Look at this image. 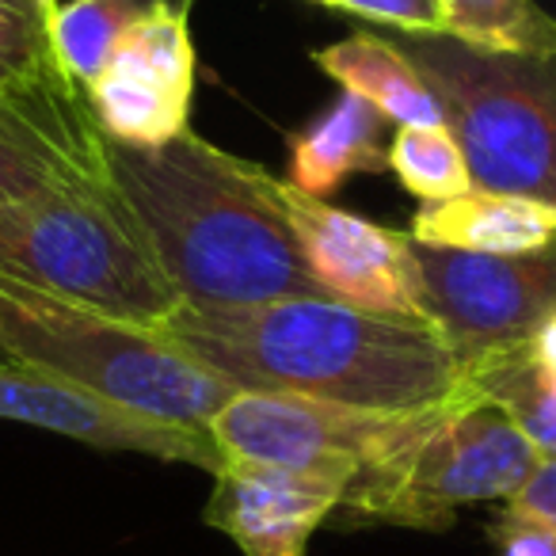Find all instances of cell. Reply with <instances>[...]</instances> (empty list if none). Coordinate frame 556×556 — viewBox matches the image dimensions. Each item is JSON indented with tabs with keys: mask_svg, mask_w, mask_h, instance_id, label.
<instances>
[{
	"mask_svg": "<svg viewBox=\"0 0 556 556\" xmlns=\"http://www.w3.org/2000/svg\"><path fill=\"white\" fill-rule=\"evenodd\" d=\"M156 332L210 374L255 393L419 412L465 389V363L434 325L378 317L320 294L232 309L179 305Z\"/></svg>",
	"mask_w": 556,
	"mask_h": 556,
	"instance_id": "6da1fadb",
	"label": "cell"
},
{
	"mask_svg": "<svg viewBox=\"0 0 556 556\" xmlns=\"http://www.w3.org/2000/svg\"><path fill=\"white\" fill-rule=\"evenodd\" d=\"M108 176L191 309L328 298L260 164L184 130L161 146L108 138Z\"/></svg>",
	"mask_w": 556,
	"mask_h": 556,
	"instance_id": "7a4b0ae2",
	"label": "cell"
},
{
	"mask_svg": "<svg viewBox=\"0 0 556 556\" xmlns=\"http://www.w3.org/2000/svg\"><path fill=\"white\" fill-rule=\"evenodd\" d=\"M0 351L118 408L206 434L210 419L237 393L156 328L65 302L9 275H0Z\"/></svg>",
	"mask_w": 556,
	"mask_h": 556,
	"instance_id": "3957f363",
	"label": "cell"
},
{
	"mask_svg": "<svg viewBox=\"0 0 556 556\" xmlns=\"http://www.w3.org/2000/svg\"><path fill=\"white\" fill-rule=\"evenodd\" d=\"M0 275L141 328L184 305L111 184L0 202Z\"/></svg>",
	"mask_w": 556,
	"mask_h": 556,
	"instance_id": "277c9868",
	"label": "cell"
},
{
	"mask_svg": "<svg viewBox=\"0 0 556 556\" xmlns=\"http://www.w3.org/2000/svg\"><path fill=\"white\" fill-rule=\"evenodd\" d=\"M396 47L462 141L472 187L556 210V50L500 54L450 35H401Z\"/></svg>",
	"mask_w": 556,
	"mask_h": 556,
	"instance_id": "5b68a950",
	"label": "cell"
},
{
	"mask_svg": "<svg viewBox=\"0 0 556 556\" xmlns=\"http://www.w3.org/2000/svg\"><path fill=\"white\" fill-rule=\"evenodd\" d=\"M541 454L495 404L465 389L416 416L381 462L348 484L340 510L358 526L450 530L469 503H507Z\"/></svg>",
	"mask_w": 556,
	"mask_h": 556,
	"instance_id": "8992f818",
	"label": "cell"
},
{
	"mask_svg": "<svg viewBox=\"0 0 556 556\" xmlns=\"http://www.w3.org/2000/svg\"><path fill=\"white\" fill-rule=\"evenodd\" d=\"M419 412H374L302 393L237 389L210 419V439L237 462L343 477L351 484L408 434Z\"/></svg>",
	"mask_w": 556,
	"mask_h": 556,
	"instance_id": "52a82bcc",
	"label": "cell"
},
{
	"mask_svg": "<svg viewBox=\"0 0 556 556\" xmlns=\"http://www.w3.org/2000/svg\"><path fill=\"white\" fill-rule=\"evenodd\" d=\"M427 320L462 363L522 348L556 313V244L541 252L488 255L416 240Z\"/></svg>",
	"mask_w": 556,
	"mask_h": 556,
	"instance_id": "ba28073f",
	"label": "cell"
},
{
	"mask_svg": "<svg viewBox=\"0 0 556 556\" xmlns=\"http://www.w3.org/2000/svg\"><path fill=\"white\" fill-rule=\"evenodd\" d=\"M275 199L294 229L305 267L328 298L378 317L431 325L424 309L412 232L389 229L325 199H313L290 179H275Z\"/></svg>",
	"mask_w": 556,
	"mask_h": 556,
	"instance_id": "9c48e42d",
	"label": "cell"
},
{
	"mask_svg": "<svg viewBox=\"0 0 556 556\" xmlns=\"http://www.w3.org/2000/svg\"><path fill=\"white\" fill-rule=\"evenodd\" d=\"M85 88L96 123L115 141L161 146L191 130V4H164L130 27Z\"/></svg>",
	"mask_w": 556,
	"mask_h": 556,
	"instance_id": "30bf717a",
	"label": "cell"
},
{
	"mask_svg": "<svg viewBox=\"0 0 556 556\" xmlns=\"http://www.w3.org/2000/svg\"><path fill=\"white\" fill-rule=\"evenodd\" d=\"M0 419L65 434L96 450H130L161 462L199 465L210 477L229 462L206 431L118 408L88 389H77L24 363H0Z\"/></svg>",
	"mask_w": 556,
	"mask_h": 556,
	"instance_id": "8fae6325",
	"label": "cell"
},
{
	"mask_svg": "<svg viewBox=\"0 0 556 556\" xmlns=\"http://www.w3.org/2000/svg\"><path fill=\"white\" fill-rule=\"evenodd\" d=\"M343 477L294 472L260 462H229L214 472L202 522L237 541L244 556H305L309 538L340 510Z\"/></svg>",
	"mask_w": 556,
	"mask_h": 556,
	"instance_id": "7c38bea8",
	"label": "cell"
},
{
	"mask_svg": "<svg viewBox=\"0 0 556 556\" xmlns=\"http://www.w3.org/2000/svg\"><path fill=\"white\" fill-rule=\"evenodd\" d=\"M412 240L454 252L515 255L556 244V210L526 194L469 187L446 202H419Z\"/></svg>",
	"mask_w": 556,
	"mask_h": 556,
	"instance_id": "4fadbf2b",
	"label": "cell"
},
{
	"mask_svg": "<svg viewBox=\"0 0 556 556\" xmlns=\"http://www.w3.org/2000/svg\"><path fill=\"white\" fill-rule=\"evenodd\" d=\"M389 118L370 100L343 92L325 115L290 134L287 179L313 199L336 194L355 172H389Z\"/></svg>",
	"mask_w": 556,
	"mask_h": 556,
	"instance_id": "5bb4252c",
	"label": "cell"
},
{
	"mask_svg": "<svg viewBox=\"0 0 556 556\" xmlns=\"http://www.w3.org/2000/svg\"><path fill=\"white\" fill-rule=\"evenodd\" d=\"M313 65L325 77H332L343 92H355L370 100L389 123H446L439 100L416 73L396 39H381L370 31H351L348 39L332 47L313 50Z\"/></svg>",
	"mask_w": 556,
	"mask_h": 556,
	"instance_id": "9a60e30c",
	"label": "cell"
},
{
	"mask_svg": "<svg viewBox=\"0 0 556 556\" xmlns=\"http://www.w3.org/2000/svg\"><path fill=\"white\" fill-rule=\"evenodd\" d=\"M465 381L480 401L495 404L541 457H556V386L533 363L526 343L465 363Z\"/></svg>",
	"mask_w": 556,
	"mask_h": 556,
	"instance_id": "2e32d148",
	"label": "cell"
},
{
	"mask_svg": "<svg viewBox=\"0 0 556 556\" xmlns=\"http://www.w3.org/2000/svg\"><path fill=\"white\" fill-rule=\"evenodd\" d=\"M164 4H176V0H65L58 9L54 35L73 77L88 85L103 70L118 39ZM184 4H194V0H184Z\"/></svg>",
	"mask_w": 556,
	"mask_h": 556,
	"instance_id": "e0dca14e",
	"label": "cell"
},
{
	"mask_svg": "<svg viewBox=\"0 0 556 556\" xmlns=\"http://www.w3.org/2000/svg\"><path fill=\"white\" fill-rule=\"evenodd\" d=\"M389 172L419 202H446L472 187L469 161L450 123L396 126L389 141Z\"/></svg>",
	"mask_w": 556,
	"mask_h": 556,
	"instance_id": "ac0fdd59",
	"label": "cell"
},
{
	"mask_svg": "<svg viewBox=\"0 0 556 556\" xmlns=\"http://www.w3.org/2000/svg\"><path fill=\"white\" fill-rule=\"evenodd\" d=\"M450 39L500 54H548L556 50V16L533 0H446Z\"/></svg>",
	"mask_w": 556,
	"mask_h": 556,
	"instance_id": "d6986e66",
	"label": "cell"
},
{
	"mask_svg": "<svg viewBox=\"0 0 556 556\" xmlns=\"http://www.w3.org/2000/svg\"><path fill=\"white\" fill-rule=\"evenodd\" d=\"M58 12L42 0H0V54L24 65L65 62L54 35Z\"/></svg>",
	"mask_w": 556,
	"mask_h": 556,
	"instance_id": "ffe728a7",
	"label": "cell"
},
{
	"mask_svg": "<svg viewBox=\"0 0 556 556\" xmlns=\"http://www.w3.org/2000/svg\"><path fill=\"white\" fill-rule=\"evenodd\" d=\"M70 184H77V179H70L54 161H47L9 118H0V202L35 199V194Z\"/></svg>",
	"mask_w": 556,
	"mask_h": 556,
	"instance_id": "44dd1931",
	"label": "cell"
},
{
	"mask_svg": "<svg viewBox=\"0 0 556 556\" xmlns=\"http://www.w3.org/2000/svg\"><path fill=\"white\" fill-rule=\"evenodd\" d=\"M309 4L355 12L374 24L396 27L401 35H450L446 0H309Z\"/></svg>",
	"mask_w": 556,
	"mask_h": 556,
	"instance_id": "7402d4cb",
	"label": "cell"
},
{
	"mask_svg": "<svg viewBox=\"0 0 556 556\" xmlns=\"http://www.w3.org/2000/svg\"><path fill=\"white\" fill-rule=\"evenodd\" d=\"M488 541L500 556H556V530L530 515L503 507L495 522H488Z\"/></svg>",
	"mask_w": 556,
	"mask_h": 556,
	"instance_id": "603a6c76",
	"label": "cell"
},
{
	"mask_svg": "<svg viewBox=\"0 0 556 556\" xmlns=\"http://www.w3.org/2000/svg\"><path fill=\"white\" fill-rule=\"evenodd\" d=\"M507 510L530 515L556 530V457H541L533 477L507 500Z\"/></svg>",
	"mask_w": 556,
	"mask_h": 556,
	"instance_id": "cb8c5ba5",
	"label": "cell"
},
{
	"mask_svg": "<svg viewBox=\"0 0 556 556\" xmlns=\"http://www.w3.org/2000/svg\"><path fill=\"white\" fill-rule=\"evenodd\" d=\"M526 348H530L533 363H538L541 370L548 374V381L556 386V313H548V317L533 328V336L526 340Z\"/></svg>",
	"mask_w": 556,
	"mask_h": 556,
	"instance_id": "d4e9b609",
	"label": "cell"
},
{
	"mask_svg": "<svg viewBox=\"0 0 556 556\" xmlns=\"http://www.w3.org/2000/svg\"><path fill=\"white\" fill-rule=\"evenodd\" d=\"M42 4H47L50 12H58V9H62V0H42Z\"/></svg>",
	"mask_w": 556,
	"mask_h": 556,
	"instance_id": "484cf974",
	"label": "cell"
},
{
	"mask_svg": "<svg viewBox=\"0 0 556 556\" xmlns=\"http://www.w3.org/2000/svg\"><path fill=\"white\" fill-rule=\"evenodd\" d=\"M0 363H12V358H9V355H4V351H0Z\"/></svg>",
	"mask_w": 556,
	"mask_h": 556,
	"instance_id": "4316f807",
	"label": "cell"
}]
</instances>
